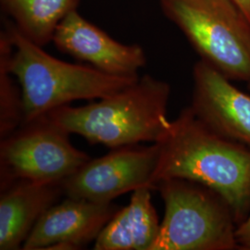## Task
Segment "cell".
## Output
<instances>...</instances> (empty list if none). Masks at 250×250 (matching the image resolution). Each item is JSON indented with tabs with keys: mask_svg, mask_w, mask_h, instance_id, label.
I'll list each match as a JSON object with an SVG mask.
<instances>
[{
	"mask_svg": "<svg viewBox=\"0 0 250 250\" xmlns=\"http://www.w3.org/2000/svg\"><path fill=\"white\" fill-rule=\"evenodd\" d=\"M190 107L215 133L250 148V95L236 88L213 66L195 65Z\"/></svg>",
	"mask_w": 250,
	"mask_h": 250,
	"instance_id": "obj_9",
	"label": "cell"
},
{
	"mask_svg": "<svg viewBox=\"0 0 250 250\" xmlns=\"http://www.w3.org/2000/svg\"><path fill=\"white\" fill-rule=\"evenodd\" d=\"M170 94L168 83L145 75L99 102L83 107L66 105L43 117L68 134L112 149L141 142L158 143L170 128Z\"/></svg>",
	"mask_w": 250,
	"mask_h": 250,
	"instance_id": "obj_2",
	"label": "cell"
},
{
	"mask_svg": "<svg viewBox=\"0 0 250 250\" xmlns=\"http://www.w3.org/2000/svg\"><path fill=\"white\" fill-rule=\"evenodd\" d=\"M69 134L41 117L1 139V189L17 180L58 183L73 174L91 157L72 146Z\"/></svg>",
	"mask_w": 250,
	"mask_h": 250,
	"instance_id": "obj_6",
	"label": "cell"
},
{
	"mask_svg": "<svg viewBox=\"0 0 250 250\" xmlns=\"http://www.w3.org/2000/svg\"><path fill=\"white\" fill-rule=\"evenodd\" d=\"M153 190L160 192L165 213L150 250L239 249L232 209L212 189L185 179H168Z\"/></svg>",
	"mask_w": 250,
	"mask_h": 250,
	"instance_id": "obj_4",
	"label": "cell"
},
{
	"mask_svg": "<svg viewBox=\"0 0 250 250\" xmlns=\"http://www.w3.org/2000/svg\"><path fill=\"white\" fill-rule=\"evenodd\" d=\"M6 31L12 45L8 56L9 72L21 88L23 124L72 101L107 98L139 79L138 75L119 76L92 66L65 62L46 53L14 24Z\"/></svg>",
	"mask_w": 250,
	"mask_h": 250,
	"instance_id": "obj_3",
	"label": "cell"
},
{
	"mask_svg": "<svg viewBox=\"0 0 250 250\" xmlns=\"http://www.w3.org/2000/svg\"><path fill=\"white\" fill-rule=\"evenodd\" d=\"M52 41L64 53L113 75L135 76L146 63V53L140 45L118 42L83 18L77 10L63 19Z\"/></svg>",
	"mask_w": 250,
	"mask_h": 250,
	"instance_id": "obj_10",
	"label": "cell"
},
{
	"mask_svg": "<svg viewBox=\"0 0 250 250\" xmlns=\"http://www.w3.org/2000/svg\"><path fill=\"white\" fill-rule=\"evenodd\" d=\"M80 0H1L4 9L15 21L19 31L44 46L52 41L55 31Z\"/></svg>",
	"mask_w": 250,
	"mask_h": 250,
	"instance_id": "obj_13",
	"label": "cell"
},
{
	"mask_svg": "<svg viewBox=\"0 0 250 250\" xmlns=\"http://www.w3.org/2000/svg\"><path fill=\"white\" fill-rule=\"evenodd\" d=\"M159 158L158 143L148 146L133 145L113 148L105 156L91 158L71 176L63 180L64 196L110 203L138 188H149Z\"/></svg>",
	"mask_w": 250,
	"mask_h": 250,
	"instance_id": "obj_7",
	"label": "cell"
},
{
	"mask_svg": "<svg viewBox=\"0 0 250 250\" xmlns=\"http://www.w3.org/2000/svg\"><path fill=\"white\" fill-rule=\"evenodd\" d=\"M62 183L17 180L1 189L0 250L22 248L40 217L64 195Z\"/></svg>",
	"mask_w": 250,
	"mask_h": 250,
	"instance_id": "obj_11",
	"label": "cell"
},
{
	"mask_svg": "<svg viewBox=\"0 0 250 250\" xmlns=\"http://www.w3.org/2000/svg\"><path fill=\"white\" fill-rule=\"evenodd\" d=\"M250 22V0H232Z\"/></svg>",
	"mask_w": 250,
	"mask_h": 250,
	"instance_id": "obj_16",
	"label": "cell"
},
{
	"mask_svg": "<svg viewBox=\"0 0 250 250\" xmlns=\"http://www.w3.org/2000/svg\"><path fill=\"white\" fill-rule=\"evenodd\" d=\"M119 208L66 197L37 221L21 250H80L95 241Z\"/></svg>",
	"mask_w": 250,
	"mask_h": 250,
	"instance_id": "obj_8",
	"label": "cell"
},
{
	"mask_svg": "<svg viewBox=\"0 0 250 250\" xmlns=\"http://www.w3.org/2000/svg\"><path fill=\"white\" fill-rule=\"evenodd\" d=\"M150 191L140 188L132 192L130 203L118 209L102 229L94 250H150L161 228Z\"/></svg>",
	"mask_w": 250,
	"mask_h": 250,
	"instance_id": "obj_12",
	"label": "cell"
},
{
	"mask_svg": "<svg viewBox=\"0 0 250 250\" xmlns=\"http://www.w3.org/2000/svg\"><path fill=\"white\" fill-rule=\"evenodd\" d=\"M160 158L149 188L161 181L185 179L212 189L242 223L250 209V148L203 124L190 107L170 122L158 142Z\"/></svg>",
	"mask_w": 250,
	"mask_h": 250,
	"instance_id": "obj_1",
	"label": "cell"
},
{
	"mask_svg": "<svg viewBox=\"0 0 250 250\" xmlns=\"http://www.w3.org/2000/svg\"><path fill=\"white\" fill-rule=\"evenodd\" d=\"M250 83V84H249V86L250 87V83Z\"/></svg>",
	"mask_w": 250,
	"mask_h": 250,
	"instance_id": "obj_17",
	"label": "cell"
},
{
	"mask_svg": "<svg viewBox=\"0 0 250 250\" xmlns=\"http://www.w3.org/2000/svg\"><path fill=\"white\" fill-rule=\"evenodd\" d=\"M11 42L7 31L0 36V137H7L23 124V104L9 72L8 56Z\"/></svg>",
	"mask_w": 250,
	"mask_h": 250,
	"instance_id": "obj_14",
	"label": "cell"
},
{
	"mask_svg": "<svg viewBox=\"0 0 250 250\" xmlns=\"http://www.w3.org/2000/svg\"><path fill=\"white\" fill-rule=\"evenodd\" d=\"M235 238L239 249L250 250V209L248 217L236 226Z\"/></svg>",
	"mask_w": 250,
	"mask_h": 250,
	"instance_id": "obj_15",
	"label": "cell"
},
{
	"mask_svg": "<svg viewBox=\"0 0 250 250\" xmlns=\"http://www.w3.org/2000/svg\"><path fill=\"white\" fill-rule=\"evenodd\" d=\"M202 58L227 78L250 83V22L232 0H160Z\"/></svg>",
	"mask_w": 250,
	"mask_h": 250,
	"instance_id": "obj_5",
	"label": "cell"
}]
</instances>
